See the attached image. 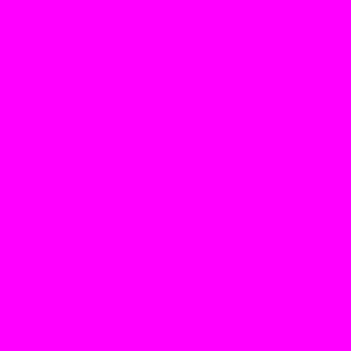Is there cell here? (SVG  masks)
Wrapping results in <instances>:
<instances>
[{
  "mask_svg": "<svg viewBox=\"0 0 351 351\" xmlns=\"http://www.w3.org/2000/svg\"><path fill=\"white\" fill-rule=\"evenodd\" d=\"M0 351H351V0H0Z\"/></svg>",
  "mask_w": 351,
  "mask_h": 351,
  "instance_id": "cell-1",
  "label": "cell"
}]
</instances>
